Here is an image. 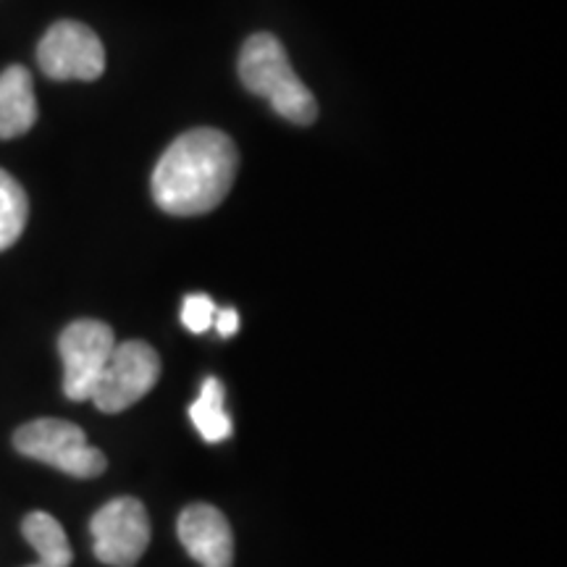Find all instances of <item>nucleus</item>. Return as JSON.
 I'll return each mask as SVG.
<instances>
[{
    "label": "nucleus",
    "instance_id": "1",
    "mask_svg": "<svg viewBox=\"0 0 567 567\" xmlns=\"http://www.w3.org/2000/svg\"><path fill=\"white\" fill-rule=\"evenodd\" d=\"M239 155L229 134L193 130L176 137L153 172V197L172 216H203L224 203Z\"/></svg>",
    "mask_w": 567,
    "mask_h": 567
},
{
    "label": "nucleus",
    "instance_id": "7",
    "mask_svg": "<svg viewBox=\"0 0 567 567\" xmlns=\"http://www.w3.org/2000/svg\"><path fill=\"white\" fill-rule=\"evenodd\" d=\"M42 74L55 82H92L105 71V48L101 38L80 21H55L38 45Z\"/></svg>",
    "mask_w": 567,
    "mask_h": 567
},
{
    "label": "nucleus",
    "instance_id": "10",
    "mask_svg": "<svg viewBox=\"0 0 567 567\" xmlns=\"http://www.w3.org/2000/svg\"><path fill=\"white\" fill-rule=\"evenodd\" d=\"M21 534L38 551L40 563L48 567H71L74 551L69 547V538L63 534L61 523L48 513H30L21 523Z\"/></svg>",
    "mask_w": 567,
    "mask_h": 567
},
{
    "label": "nucleus",
    "instance_id": "12",
    "mask_svg": "<svg viewBox=\"0 0 567 567\" xmlns=\"http://www.w3.org/2000/svg\"><path fill=\"white\" fill-rule=\"evenodd\" d=\"M27 218H30V200H27L24 187L0 168V252L17 245Z\"/></svg>",
    "mask_w": 567,
    "mask_h": 567
},
{
    "label": "nucleus",
    "instance_id": "5",
    "mask_svg": "<svg viewBox=\"0 0 567 567\" xmlns=\"http://www.w3.org/2000/svg\"><path fill=\"white\" fill-rule=\"evenodd\" d=\"M90 534L95 557L109 567H132L151 544V517L140 499L118 496L92 515Z\"/></svg>",
    "mask_w": 567,
    "mask_h": 567
},
{
    "label": "nucleus",
    "instance_id": "6",
    "mask_svg": "<svg viewBox=\"0 0 567 567\" xmlns=\"http://www.w3.org/2000/svg\"><path fill=\"white\" fill-rule=\"evenodd\" d=\"M161 379V358L145 342H122L111 352L90 400L101 413H122L137 405Z\"/></svg>",
    "mask_w": 567,
    "mask_h": 567
},
{
    "label": "nucleus",
    "instance_id": "9",
    "mask_svg": "<svg viewBox=\"0 0 567 567\" xmlns=\"http://www.w3.org/2000/svg\"><path fill=\"white\" fill-rule=\"evenodd\" d=\"M38 122L32 74L24 66L0 71V140L27 134Z\"/></svg>",
    "mask_w": 567,
    "mask_h": 567
},
{
    "label": "nucleus",
    "instance_id": "4",
    "mask_svg": "<svg viewBox=\"0 0 567 567\" xmlns=\"http://www.w3.org/2000/svg\"><path fill=\"white\" fill-rule=\"evenodd\" d=\"M113 350H116V337H113L111 326L103 321L82 318L61 331L59 352L63 363V394L71 402L90 400Z\"/></svg>",
    "mask_w": 567,
    "mask_h": 567
},
{
    "label": "nucleus",
    "instance_id": "15",
    "mask_svg": "<svg viewBox=\"0 0 567 567\" xmlns=\"http://www.w3.org/2000/svg\"><path fill=\"white\" fill-rule=\"evenodd\" d=\"M30 567H48V565H42V563H38V565H30Z\"/></svg>",
    "mask_w": 567,
    "mask_h": 567
},
{
    "label": "nucleus",
    "instance_id": "8",
    "mask_svg": "<svg viewBox=\"0 0 567 567\" xmlns=\"http://www.w3.org/2000/svg\"><path fill=\"white\" fill-rule=\"evenodd\" d=\"M176 534L200 567H231L234 534L221 509L203 502L189 505L176 520Z\"/></svg>",
    "mask_w": 567,
    "mask_h": 567
},
{
    "label": "nucleus",
    "instance_id": "11",
    "mask_svg": "<svg viewBox=\"0 0 567 567\" xmlns=\"http://www.w3.org/2000/svg\"><path fill=\"white\" fill-rule=\"evenodd\" d=\"M224 400H226L224 384L210 375V379H205L195 405L189 408V417H193L195 429L200 431V436L210 444L224 442V439L231 436L234 425H231V417L226 415L224 410Z\"/></svg>",
    "mask_w": 567,
    "mask_h": 567
},
{
    "label": "nucleus",
    "instance_id": "3",
    "mask_svg": "<svg viewBox=\"0 0 567 567\" xmlns=\"http://www.w3.org/2000/svg\"><path fill=\"white\" fill-rule=\"evenodd\" d=\"M13 446L19 455L51 465L74 478H97L109 467L103 452L87 444L80 425L61 417H38L24 423L13 434Z\"/></svg>",
    "mask_w": 567,
    "mask_h": 567
},
{
    "label": "nucleus",
    "instance_id": "2",
    "mask_svg": "<svg viewBox=\"0 0 567 567\" xmlns=\"http://www.w3.org/2000/svg\"><path fill=\"white\" fill-rule=\"evenodd\" d=\"M239 76L252 95L266 97L271 109L287 122L300 126L316 122V95L295 74L287 51L274 34L260 32L245 42L239 53Z\"/></svg>",
    "mask_w": 567,
    "mask_h": 567
},
{
    "label": "nucleus",
    "instance_id": "14",
    "mask_svg": "<svg viewBox=\"0 0 567 567\" xmlns=\"http://www.w3.org/2000/svg\"><path fill=\"white\" fill-rule=\"evenodd\" d=\"M213 326L218 329V334L221 337H234L239 329V316L234 308H224V310H216V318H213Z\"/></svg>",
    "mask_w": 567,
    "mask_h": 567
},
{
    "label": "nucleus",
    "instance_id": "13",
    "mask_svg": "<svg viewBox=\"0 0 567 567\" xmlns=\"http://www.w3.org/2000/svg\"><path fill=\"white\" fill-rule=\"evenodd\" d=\"M216 318V305L208 295H189L182 305V323L187 326L193 334H203L213 326Z\"/></svg>",
    "mask_w": 567,
    "mask_h": 567
}]
</instances>
